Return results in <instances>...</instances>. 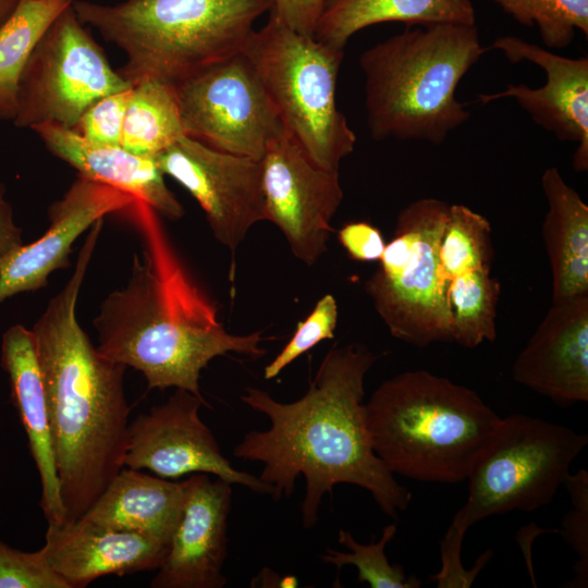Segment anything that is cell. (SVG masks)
I'll use <instances>...</instances> for the list:
<instances>
[{
    "label": "cell",
    "mask_w": 588,
    "mask_h": 588,
    "mask_svg": "<svg viewBox=\"0 0 588 588\" xmlns=\"http://www.w3.org/2000/svg\"><path fill=\"white\" fill-rule=\"evenodd\" d=\"M377 358L362 343L334 345L301 399L282 403L252 387L241 396L269 418L270 428L247 432L233 455L264 464L259 478L272 487L275 500L290 497L297 477H305V528L315 526L322 498L338 483L366 489L391 518L412 501V493L376 455L367 427L365 377Z\"/></svg>",
    "instance_id": "obj_1"
},
{
    "label": "cell",
    "mask_w": 588,
    "mask_h": 588,
    "mask_svg": "<svg viewBox=\"0 0 588 588\" xmlns=\"http://www.w3.org/2000/svg\"><path fill=\"white\" fill-rule=\"evenodd\" d=\"M122 211L138 232L140 250L133 255L126 284L107 295L93 320L96 346L112 362L142 372L148 389H182L206 401L201 370L229 353L262 356V331L228 332L159 213L137 199Z\"/></svg>",
    "instance_id": "obj_2"
},
{
    "label": "cell",
    "mask_w": 588,
    "mask_h": 588,
    "mask_svg": "<svg viewBox=\"0 0 588 588\" xmlns=\"http://www.w3.org/2000/svg\"><path fill=\"white\" fill-rule=\"evenodd\" d=\"M100 233L99 225L89 230L71 278L30 329L65 524L83 517L124 467L128 439L126 367L103 356L76 317L77 298Z\"/></svg>",
    "instance_id": "obj_3"
},
{
    "label": "cell",
    "mask_w": 588,
    "mask_h": 588,
    "mask_svg": "<svg viewBox=\"0 0 588 588\" xmlns=\"http://www.w3.org/2000/svg\"><path fill=\"white\" fill-rule=\"evenodd\" d=\"M487 50L475 24L406 26L366 49L359 66L371 137L442 144L470 118L456 88Z\"/></svg>",
    "instance_id": "obj_4"
},
{
    "label": "cell",
    "mask_w": 588,
    "mask_h": 588,
    "mask_svg": "<svg viewBox=\"0 0 588 588\" xmlns=\"http://www.w3.org/2000/svg\"><path fill=\"white\" fill-rule=\"evenodd\" d=\"M372 449L417 481L467 480L501 417L471 389L427 370L383 381L365 403Z\"/></svg>",
    "instance_id": "obj_5"
},
{
    "label": "cell",
    "mask_w": 588,
    "mask_h": 588,
    "mask_svg": "<svg viewBox=\"0 0 588 588\" xmlns=\"http://www.w3.org/2000/svg\"><path fill=\"white\" fill-rule=\"evenodd\" d=\"M83 24L120 48L118 73L132 86L186 81L242 52L271 0H73Z\"/></svg>",
    "instance_id": "obj_6"
},
{
    "label": "cell",
    "mask_w": 588,
    "mask_h": 588,
    "mask_svg": "<svg viewBox=\"0 0 588 588\" xmlns=\"http://www.w3.org/2000/svg\"><path fill=\"white\" fill-rule=\"evenodd\" d=\"M246 57L283 127L318 167L339 171L356 135L336 106L344 50L299 34L270 13L249 35Z\"/></svg>",
    "instance_id": "obj_7"
},
{
    "label": "cell",
    "mask_w": 588,
    "mask_h": 588,
    "mask_svg": "<svg viewBox=\"0 0 588 588\" xmlns=\"http://www.w3.org/2000/svg\"><path fill=\"white\" fill-rule=\"evenodd\" d=\"M587 443L586 433L563 425L524 414L501 417L467 478V500L451 526L466 534L489 516L546 506Z\"/></svg>",
    "instance_id": "obj_8"
},
{
    "label": "cell",
    "mask_w": 588,
    "mask_h": 588,
    "mask_svg": "<svg viewBox=\"0 0 588 588\" xmlns=\"http://www.w3.org/2000/svg\"><path fill=\"white\" fill-rule=\"evenodd\" d=\"M450 204L419 198L397 215L392 240L365 291L390 334L417 347L452 342L449 282L440 273L439 244Z\"/></svg>",
    "instance_id": "obj_9"
},
{
    "label": "cell",
    "mask_w": 588,
    "mask_h": 588,
    "mask_svg": "<svg viewBox=\"0 0 588 588\" xmlns=\"http://www.w3.org/2000/svg\"><path fill=\"white\" fill-rule=\"evenodd\" d=\"M131 87L112 69L71 3L28 57L19 79L17 111L12 123L30 130L42 123L73 128L95 100Z\"/></svg>",
    "instance_id": "obj_10"
},
{
    "label": "cell",
    "mask_w": 588,
    "mask_h": 588,
    "mask_svg": "<svg viewBox=\"0 0 588 588\" xmlns=\"http://www.w3.org/2000/svg\"><path fill=\"white\" fill-rule=\"evenodd\" d=\"M185 135L215 149L260 160L282 123L240 52L174 85Z\"/></svg>",
    "instance_id": "obj_11"
},
{
    "label": "cell",
    "mask_w": 588,
    "mask_h": 588,
    "mask_svg": "<svg viewBox=\"0 0 588 588\" xmlns=\"http://www.w3.org/2000/svg\"><path fill=\"white\" fill-rule=\"evenodd\" d=\"M266 220L284 235L308 267L328 249L331 222L343 200L339 171L318 167L281 125L261 157Z\"/></svg>",
    "instance_id": "obj_12"
},
{
    "label": "cell",
    "mask_w": 588,
    "mask_h": 588,
    "mask_svg": "<svg viewBox=\"0 0 588 588\" xmlns=\"http://www.w3.org/2000/svg\"><path fill=\"white\" fill-rule=\"evenodd\" d=\"M163 173L199 204L215 238L232 253L266 221L260 161L224 152L186 135L154 156Z\"/></svg>",
    "instance_id": "obj_13"
},
{
    "label": "cell",
    "mask_w": 588,
    "mask_h": 588,
    "mask_svg": "<svg viewBox=\"0 0 588 588\" xmlns=\"http://www.w3.org/2000/svg\"><path fill=\"white\" fill-rule=\"evenodd\" d=\"M208 403L188 391L175 392L128 426L124 467L175 480L187 474L213 475L257 493L273 494L259 477L234 468L199 416Z\"/></svg>",
    "instance_id": "obj_14"
},
{
    "label": "cell",
    "mask_w": 588,
    "mask_h": 588,
    "mask_svg": "<svg viewBox=\"0 0 588 588\" xmlns=\"http://www.w3.org/2000/svg\"><path fill=\"white\" fill-rule=\"evenodd\" d=\"M487 49L501 51L512 63L531 62L546 73V83L532 88L525 84H507L505 89L479 94L487 105L504 98L514 99L535 123L558 139L573 142L577 147L573 168L588 170V58H568L554 53L516 36H502Z\"/></svg>",
    "instance_id": "obj_15"
},
{
    "label": "cell",
    "mask_w": 588,
    "mask_h": 588,
    "mask_svg": "<svg viewBox=\"0 0 588 588\" xmlns=\"http://www.w3.org/2000/svg\"><path fill=\"white\" fill-rule=\"evenodd\" d=\"M185 498L152 588H222L232 485L208 474L184 479Z\"/></svg>",
    "instance_id": "obj_16"
},
{
    "label": "cell",
    "mask_w": 588,
    "mask_h": 588,
    "mask_svg": "<svg viewBox=\"0 0 588 588\" xmlns=\"http://www.w3.org/2000/svg\"><path fill=\"white\" fill-rule=\"evenodd\" d=\"M135 199L103 183L77 174L48 209L49 228L0 264V305L24 292L45 287L52 272L70 266L74 242L106 215L122 211Z\"/></svg>",
    "instance_id": "obj_17"
},
{
    "label": "cell",
    "mask_w": 588,
    "mask_h": 588,
    "mask_svg": "<svg viewBox=\"0 0 588 588\" xmlns=\"http://www.w3.org/2000/svg\"><path fill=\"white\" fill-rule=\"evenodd\" d=\"M512 376L563 407L588 401V295L552 303Z\"/></svg>",
    "instance_id": "obj_18"
},
{
    "label": "cell",
    "mask_w": 588,
    "mask_h": 588,
    "mask_svg": "<svg viewBox=\"0 0 588 588\" xmlns=\"http://www.w3.org/2000/svg\"><path fill=\"white\" fill-rule=\"evenodd\" d=\"M168 547L146 535L79 518L61 526L48 525L41 549L70 588H83L107 575L158 569Z\"/></svg>",
    "instance_id": "obj_19"
},
{
    "label": "cell",
    "mask_w": 588,
    "mask_h": 588,
    "mask_svg": "<svg viewBox=\"0 0 588 588\" xmlns=\"http://www.w3.org/2000/svg\"><path fill=\"white\" fill-rule=\"evenodd\" d=\"M1 366L9 376L12 402L26 432L41 485L40 507L48 525L65 524L49 411L30 329L10 327L2 336Z\"/></svg>",
    "instance_id": "obj_20"
},
{
    "label": "cell",
    "mask_w": 588,
    "mask_h": 588,
    "mask_svg": "<svg viewBox=\"0 0 588 588\" xmlns=\"http://www.w3.org/2000/svg\"><path fill=\"white\" fill-rule=\"evenodd\" d=\"M32 130L53 156L79 175L120 189L170 219L184 215L182 204L167 186L154 157L133 154L122 146L90 142L57 123H42Z\"/></svg>",
    "instance_id": "obj_21"
},
{
    "label": "cell",
    "mask_w": 588,
    "mask_h": 588,
    "mask_svg": "<svg viewBox=\"0 0 588 588\" xmlns=\"http://www.w3.org/2000/svg\"><path fill=\"white\" fill-rule=\"evenodd\" d=\"M184 498V480L154 477L123 467L81 518L146 535L169 546Z\"/></svg>",
    "instance_id": "obj_22"
},
{
    "label": "cell",
    "mask_w": 588,
    "mask_h": 588,
    "mask_svg": "<svg viewBox=\"0 0 588 588\" xmlns=\"http://www.w3.org/2000/svg\"><path fill=\"white\" fill-rule=\"evenodd\" d=\"M548 204L542 237L552 272V303L588 295V206L560 171L541 176Z\"/></svg>",
    "instance_id": "obj_23"
},
{
    "label": "cell",
    "mask_w": 588,
    "mask_h": 588,
    "mask_svg": "<svg viewBox=\"0 0 588 588\" xmlns=\"http://www.w3.org/2000/svg\"><path fill=\"white\" fill-rule=\"evenodd\" d=\"M475 21L471 0H328L315 37L344 50L354 34L380 23L474 25Z\"/></svg>",
    "instance_id": "obj_24"
},
{
    "label": "cell",
    "mask_w": 588,
    "mask_h": 588,
    "mask_svg": "<svg viewBox=\"0 0 588 588\" xmlns=\"http://www.w3.org/2000/svg\"><path fill=\"white\" fill-rule=\"evenodd\" d=\"M73 0H19L0 27V120L13 122L17 111V87L35 45Z\"/></svg>",
    "instance_id": "obj_25"
},
{
    "label": "cell",
    "mask_w": 588,
    "mask_h": 588,
    "mask_svg": "<svg viewBox=\"0 0 588 588\" xmlns=\"http://www.w3.org/2000/svg\"><path fill=\"white\" fill-rule=\"evenodd\" d=\"M184 135L174 85L159 81L133 85L123 121V148L154 157Z\"/></svg>",
    "instance_id": "obj_26"
},
{
    "label": "cell",
    "mask_w": 588,
    "mask_h": 588,
    "mask_svg": "<svg viewBox=\"0 0 588 588\" xmlns=\"http://www.w3.org/2000/svg\"><path fill=\"white\" fill-rule=\"evenodd\" d=\"M500 282L490 269L474 270L451 280L448 301L452 321V342L475 348L497 338V306Z\"/></svg>",
    "instance_id": "obj_27"
},
{
    "label": "cell",
    "mask_w": 588,
    "mask_h": 588,
    "mask_svg": "<svg viewBox=\"0 0 588 588\" xmlns=\"http://www.w3.org/2000/svg\"><path fill=\"white\" fill-rule=\"evenodd\" d=\"M490 222L465 205H450L439 244L441 277L451 282L464 273L491 269Z\"/></svg>",
    "instance_id": "obj_28"
},
{
    "label": "cell",
    "mask_w": 588,
    "mask_h": 588,
    "mask_svg": "<svg viewBox=\"0 0 588 588\" xmlns=\"http://www.w3.org/2000/svg\"><path fill=\"white\" fill-rule=\"evenodd\" d=\"M517 23L537 27L551 49L569 46L576 30L588 37V0H490Z\"/></svg>",
    "instance_id": "obj_29"
},
{
    "label": "cell",
    "mask_w": 588,
    "mask_h": 588,
    "mask_svg": "<svg viewBox=\"0 0 588 588\" xmlns=\"http://www.w3.org/2000/svg\"><path fill=\"white\" fill-rule=\"evenodd\" d=\"M395 532V524H389L377 542L360 544L350 531L340 529L338 541L351 552L327 549L321 559L339 571L345 565L355 566L358 571V583H367L371 588H418L421 580L414 575L407 576L402 565L390 564L384 553L385 546Z\"/></svg>",
    "instance_id": "obj_30"
},
{
    "label": "cell",
    "mask_w": 588,
    "mask_h": 588,
    "mask_svg": "<svg viewBox=\"0 0 588 588\" xmlns=\"http://www.w3.org/2000/svg\"><path fill=\"white\" fill-rule=\"evenodd\" d=\"M338 316L334 296L326 294L317 302L308 317L297 324L294 334L280 353L265 367L264 378L270 380L278 377L284 368L318 343L334 338Z\"/></svg>",
    "instance_id": "obj_31"
},
{
    "label": "cell",
    "mask_w": 588,
    "mask_h": 588,
    "mask_svg": "<svg viewBox=\"0 0 588 588\" xmlns=\"http://www.w3.org/2000/svg\"><path fill=\"white\" fill-rule=\"evenodd\" d=\"M571 497L572 509L562 520L558 532L572 547L577 555L574 564V579L571 587L588 585V473L579 469L569 474L563 485Z\"/></svg>",
    "instance_id": "obj_32"
},
{
    "label": "cell",
    "mask_w": 588,
    "mask_h": 588,
    "mask_svg": "<svg viewBox=\"0 0 588 588\" xmlns=\"http://www.w3.org/2000/svg\"><path fill=\"white\" fill-rule=\"evenodd\" d=\"M0 588H70L49 565L42 549L25 552L0 539Z\"/></svg>",
    "instance_id": "obj_33"
},
{
    "label": "cell",
    "mask_w": 588,
    "mask_h": 588,
    "mask_svg": "<svg viewBox=\"0 0 588 588\" xmlns=\"http://www.w3.org/2000/svg\"><path fill=\"white\" fill-rule=\"evenodd\" d=\"M132 87L95 100L72 130L90 142L121 146L124 114Z\"/></svg>",
    "instance_id": "obj_34"
},
{
    "label": "cell",
    "mask_w": 588,
    "mask_h": 588,
    "mask_svg": "<svg viewBox=\"0 0 588 588\" xmlns=\"http://www.w3.org/2000/svg\"><path fill=\"white\" fill-rule=\"evenodd\" d=\"M464 536L465 532L450 525L441 540V569L431 576L438 588L471 586L477 574L490 560L492 551L487 550L479 556L473 569L466 571L461 559Z\"/></svg>",
    "instance_id": "obj_35"
},
{
    "label": "cell",
    "mask_w": 588,
    "mask_h": 588,
    "mask_svg": "<svg viewBox=\"0 0 588 588\" xmlns=\"http://www.w3.org/2000/svg\"><path fill=\"white\" fill-rule=\"evenodd\" d=\"M338 240L347 255L357 261H379L385 248L381 232L364 221L343 225L338 232Z\"/></svg>",
    "instance_id": "obj_36"
},
{
    "label": "cell",
    "mask_w": 588,
    "mask_h": 588,
    "mask_svg": "<svg viewBox=\"0 0 588 588\" xmlns=\"http://www.w3.org/2000/svg\"><path fill=\"white\" fill-rule=\"evenodd\" d=\"M270 13L293 30L314 36L328 0H271Z\"/></svg>",
    "instance_id": "obj_37"
},
{
    "label": "cell",
    "mask_w": 588,
    "mask_h": 588,
    "mask_svg": "<svg viewBox=\"0 0 588 588\" xmlns=\"http://www.w3.org/2000/svg\"><path fill=\"white\" fill-rule=\"evenodd\" d=\"M23 244L22 230L14 221L12 206L5 199V187L0 181V264Z\"/></svg>",
    "instance_id": "obj_38"
},
{
    "label": "cell",
    "mask_w": 588,
    "mask_h": 588,
    "mask_svg": "<svg viewBox=\"0 0 588 588\" xmlns=\"http://www.w3.org/2000/svg\"><path fill=\"white\" fill-rule=\"evenodd\" d=\"M19 0H0V27L5 23L15 9Z\"/></svg>",
    "instance_id": "obj_39"
}]
</instances>
